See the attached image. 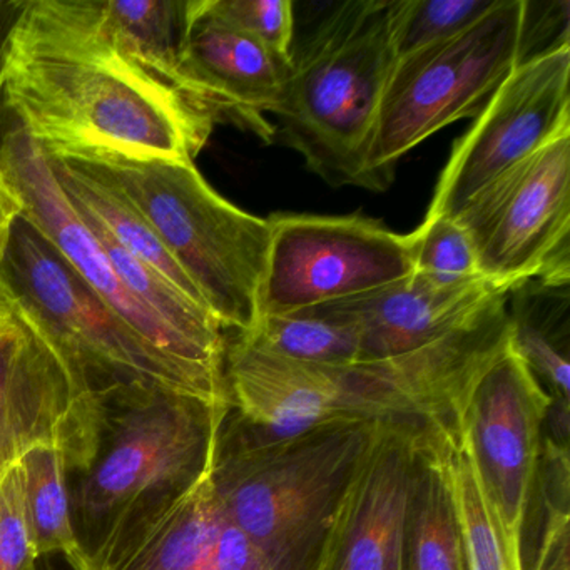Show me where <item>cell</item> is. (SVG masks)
I'll list each match as a JSON object with an SVG mask.
<instances>
[{
    "label": "cell",
    "mask_w": 570,
    "mask_h": 570,
    "mask_svg": "<svg viewBox=\"0 0 570 570\" xmlns=\"http://www.w3.org/2000/svg\"><path fill=\"white\" fill-rule=\"evenodd\" d=\"M0 82L49 159L189 165L215 121L129 55L102 0L24 2Z\"/></svg>",
    "instance_id": "6da1fadb"
},
{
    "label": "cell",
    "mask_w": 570,
    "mask_h": 570,
    "mask_svg": "<svg viewBox=\"0 0 570 570\" xmlns=\"http://www.w3.org/2000/svg\"><path fill=\"white\" fill-rule=\"evenodd\" d=\"M507 303L509 296H495L445 338L383 362L309 365L233 340L225 372L236 429L258 442L332 420L425 422L442 415L509 343Z\"/></svg>",
    "instance_id": "7a4b0ae2"
},
{
    "label": "cell",
    "mask_w": 570,
    "mask_h": 570,
    "mask_svg": "<svg viewBox=\"0 0 570 570\" xmlns=\"http://www.w3.org/2000/svg\"><path fill=\"white\" fill-rule=\"evenodd\" d=\"M91 452L68 472L79 556L91 570L195 490L212 470L232 405L153 385L96 393Z\"/></svg>",
    "instance_id": "3957f363"
},
{
    "label": "cell",
    "mask_w": 570,
    "mask_h": 570,
    "mask_svg": "<svg viewBox=\"0 0 570 570\" xmlns=\"http://www.w3.org/2000/svg\"><path fill=\"white\" fill-rule=\"evenodd\" d=\"M380 423L332 420L255 442L222 422L209 483L226 517L269 569L318 570L336 513Z\"/></svg>",
    "instance_id": "277c9868"
},
{
    "label": "cell",
    "mask_w": 570,
    "mask_h": 570,
    "mask_svg": "<svg viewBox=\"0 0 570 570\" xmlns=\"http://www.w3.org/2000/svg\"><path fill=\"white\" fill-rule=\"evenodd\" d=\"M392 0H348L293 45L275 115L285 141L328 185L368 189L365 163L395 68Z\"/></svg>",
    "instance_id": "5b68a950"
},
{
    "label": "cell",
    "mask_w": 570,
    "mask_h": 570,
    "mask_svg": "<svg viewBox=\"0 0 570 570\" xmlns=\"http://www.w3.org/2000/svg\"><path fill=\"white\" fill-rule=\"evenodd\" d=\"M118 189L189 276L222 328L259 320L272 225L219 196L195 163L78 161Z\"/></svg>",
    "instance_id": "8992f818"
},
{
    "label": "cell",
    "mask_w": 570,
    "mask_h": 570,
    "mask_svg": "<svg viewBox=\"0 0 570 570\" xmlns=\"http://www.w3.org/2000/svg\"><path fill=\"white\" fill-rule=\"evenodd\" d=\"M0 293L58 353L82 392L153 385L229 405L112 312L24 216L0 263Z\"/></svg>",
    "instance_id": "52a82bcc"
},
{
    "label": "cell",
    "mask_w": 570,
    "mask_h": 570,
    "mask_svg": "<svg viewBox=\"0 0 570 570\" xmlns=\"http://www.w3.org/2000/svg\"><path fill=\"white\" fill-rule=\"evenodd\" d=\"M527 0H499L465 31L396 59L366 153L368 189L383 191L396 163L445 126L476 118L523 61Z\"/></svg>",
    "instance_id": "ba28073f"
},
{
    "label": "cell",
    "mask_w": 570,
    "mask_h": 570,
    "mask_svg": "<svg viewBox=\"0 0 570 570\" xmlns=\"http://www.w3.org/2000/svg\"><path fill=\"white\" fill-rule=\"evenodd\" d=\"M455 222L489 282L570 285V132L497 176Z\"/></svg>",
    "instance_id": "9c48e42d"
},
{
    "label": "cell",
    "mask_w": 570,
    "mask_h": 570,
    "mask_svg": "<svg viewBox=\"0 0 570 570\" xmlns=\"http://www.w3.org/2000/svg\"><path fill=\"white\" fill-rule=\"evenodd\" d=\"M259 316L358 298L412 275L409 235L365 216L273 215Z\"/></svg>",
    "instance_id": "30bf717a"
},
{
    "label": "cell",
    "mask_w": 570,
    "mask_h": 570,
    "mask_svg": "<svg viewBox=\"0 0 570 570\" xmlns=\"http://www.w3.org/2000/svg\"><path fill=\"white\" fill-rule=\"evenodd\" d=\"M0 171L22 199V216L61 253L106 305L163 355L191 373L213 399L232 403L226 383V356L215 355L186 338L126 288L98 236L82 222L62 191L51 159L19 125L9 129L0 141Z\"/></svg>",
    "instance_id": "8fae6325"
},
{
    "label": "cell",
    "mask_w": 570,
    "mask_h": 570,
    "mask_svg": "<svg viewBox=\"0 0 570 570\" xmlns=\"http://www.w3.org/2000/svg\"><path fill=\"white\" fill-rule=\"evenodd\" d=\"M570 132V42L520 62L455 142L425 218L455 219L497 176Z\"/></svg>",
    "instance_id": "7c38bea8"
},
{
    "label": "cell",
    "mask_w": 570,
    "mask_h": 570,
    "mask_svg": "<svg viewBox=\"0 0 570 570\" xmlns=\"http://www.w3.org/2000/svg\"><path fill=\"white\" fill-rule=\"evenodd\" d=\"M550 405L549 393L510 340L472 376L455 403L480 480L520 557Z\"/></svg>",
    "instance_id": "4fadbf2b"
},
{
    "label": "cell",
    "mask_w": 570,
    "mask_h": 570,
    "mask_svg": "<svg viewBox=\"0 0 570 570\" xmlns=\"http://www.w3.org/2000/svg\"><path fill=\"white\" fill-rule=\"evenodd\" d=\"M98 400L76 385L41 333L0 293V475L29 450L55 445L68 472L91 452Z\"/></svg>",
    "instance_id": "5bb4252c"
},
{
    "label": "cell",
    "mask_w": 570,
    "mask_h": 570,
    "mask_svg": "<svg viewBox=\"0 0 570 570\" xmlns=\"http://www.w3.org/2000/svg\"><path fill=\"white\" fill-rule=\"evenodd\" d=\"M423 422L389 420L360 465L318 570H405V517Z\"/></svg>",
    "instance_id": "9a60e30c"
},
{
    "label": "cell",
    "mask_w": 570,
    "mask_h": 570,
    "mask_svg": "<svg viewBox=\"0 0 570 570\" xmlns=\"http://www.w3.org/2000/svg\"><path fill=\"white\" fill-rule=\"evenodd\" d=\"M292 59L209 18L191 2V24L179 62V92L213 119L225 116L269 141L266 115H275Z\"/></svg>",
    "instance_id": "2e32d148"
},
{
    "label": "cell",
    "mask_w": 570,
    "mask_h": 570,
    "mask_svg": "<svg viewBox=\"0 0 570 570\" xmlns=\"http://www.w3.org/2000/svg\"><path fill=\"white\" fill-rule=\"evenodd\" d=\"M510 292L489 279L439 286L416 275L358 298L322 306L345 316L360 333V362L406 355L445 338L490 299Z\"/></svg>",
    "instance_id": "e0dca14e"
},
{
    "label": "cell",
    "mask_w": 570,
    "mask_h": 570,
    "mask_svg": "<svg viewBox=\"0 0 570 570\" xmlns=\"http://www.w3.org/2000/svg\"><path fill=\"white\" fill-rule=\"evenodd\" d=\"M102 570H272L226 517L208 476Z\"/></svg>",
    "instance_id": "ac0fdd59"
},
{
    "label": "cell",
    "mask_w": 570,
    "mask_h": 570,
    "mask_svg": "<svg viewBox=\"0 0 570 570\" xmlns=\"http://www.w3.org/2000/svg\"><path fill=\"white\" fill-rule=\"evenodd\" d=\"M425 429L445 473L469 570H523L480 480L455 405L426 420Z\"/></svg>",
    "instance_id": "d6986e66"
},
{
    "label": "cell",
    "mask_w": 570,
    "mask_h": 570,
    "mask_svg": "<svg viewBox=\"0 0 570 570\" xmlns=\"http://www.w3.org/2000/svg\"><path fill=\"white\" fill-rule=\"evenodd\" d=\"M509 328L510 345L549 393L550 410L570 413L569 285L520 283L509 295Z\"/></svg>",
    "instance_id": "ffe728a7"
},
{
    "label": "cell",
    "mask_w": 570,
    "mask_h": 570,
    "mask_svg": "<svg viewBox=\"0 0 570 570\" xmlns=\"http://www.w3.org/2000/svg\"><path fill=\"white\" fill-rule=\"evenodd\" d=\"M51 165L72 208L88 225L101 229L126 253L151 266L189 298L208 308L189 276L163 245L149 223L118 189L82 163L51 159Z\"/></svg>",
    "instance_id": "44dd1931"
},
{
    "label": "cell",
    "mask_w": 570,
    "mask_h": 570,
    "mask_svg": "<svg viewBox=\"0 0 570 570\" xmlns=\"http://www.w3.org/2000/svg\"><path fill=\"white\" fill-rule=\"evenodd\" d=\"M425 422L420 429L406 503L405 570H469L445 473Z\"/></svg>",
    "instance_id": "7402d4cb"
},
{
    "label": "cell",
    "mask_w": 570,
    "mask_h": 570,
    "mask_svg": "<svg viewBox=\"0 0 570 570\" xmlns=\"http://www.w3.org/2000/svg\"><path fill=\"white\" fill-rule=\"evenodd\" d=\"M238 338L253 348L309 365L346 366L360 362L358 328L325 308L259 316Z\"/></svg>",
    "instance_id": "603a6c76"
},
{
    "label": "cell",
    "mask_w": 570,
    "mask_h": 570,
    "mask_svg": "<svg viewBox=\"0 0 570 570\" xmlns=\"http://www.w3.org/2000/svg\"><path fill=\"white\" fill-rule=\"evenodd\" d=\"M193 0H105L106 18L121 45L153 75L179 92V62L191 24ZM181 95V92H179Z\"/></svg>",
    "instance_id": "cb8c5ba5"
},
{
    "label": "cell",
    "mask_w": 570,
    "mask_h": 570,
    "mask_svg": "<svg viewBox=\"0 0 570 570\" xmlns=\"http://www.w3.org/2000/svg\"><path fill=\"white\" fill-rule=\"evenodd\" d=\"M19 465L24 473L26 510L38 556L78 552L65 452L55 445L35 446Z\"/></svg>",
    "instance_id": "d4e9b609"
},
{
    "label": "cell",
    "mask_w": 570,
    "mask_h": 570,
    "mask_svg": "<svg viewBox=\"0 0 570 570\" xmlns=\"http://www.w3.org/2000/svg\"><path fill=\"white\" fill-rule=\"evenodd\" d=\"M569 443L557 442L546 433L525 517V522L535 520L539 527L532 530L535 542L523 570H569Z\"/></svg>",
    "instance_id": "484cf974"
},
{
    "label": "cell",
    "mask_w": 570,
    "mask_h": 570,
    "mask_svg": "<svg viewBox=\"0 0 570 570\" xmlns=\"http://www.w3.org/2000/svg\"><path fill=\"white\" fill-rule=\"evenodd\" d=\"M499 0H392L390 35L396 59L465 31Z\"/></svg>",
    "instance_id": "4316f807"
},
{
    "label": "cell",
    "mask_w": 570,
    "mask_h": 570,
    "mask_svg": "<svg viewBox=\"0 0 570 570\" xmlns=\"http://www.w3.org/2000/svg\"><path fill=\"white\" fill-rule=\"evenodd\" d=\"M412 273L439 286L485 279L479 272L469 236L455 219L425 218L409 235Z\"/></svg>",
    "instance_id": "83f0119b"
},
{
    "label": "cell",
    "mask_w": 570,
    "mask_h": 570,
    "mask_svg": "<svg viewBox=\"0 0 570 570\" xmlns=\"http://www.w3.org/2000/svg\"><path fill=\"white\" fill-rule=\"evenodd\" d=\"M205 14L255 41L283 59L295 45V2L292 0H202Z\"/></svg>",
    "instance_id": "f1b7e54d"
},
{
    "label": "cell",
    "mask_w": 570,
    "mask_h": 570,
    "mask_svg": "<svg viewBox=\"0 0 570 570\" xmlns=\"http://www.w3.org/2000/svg\"><path fill=\"white\" fill-rule=\"evenodd\" d=\"M38 559L19 462L0 475V570H29Z\"/></svg>",
    "instance_id": "f546056e"
},
{
    "label": "cell",
    "mask_w": 570,
    "mask_h": 570,
    "mask_svg": "<svg viewBox=\"0 0 570 570\" xmlns=\"http://www.w3.org/2000/svg\"><path fill=\"white\" fill-rule=\"evenodd\" d=\"M24 213L22 199L12 188L4 173L0 171V263L4 259L16 223Z\"/></svg>",
    "instance_id": "4dcf8cb0"
},
{
    "label": "cell",
    "mask_w": 570,
    "mask_h": 570,
    "mask_svg": "<svg viewBox=\"0 0 570 570\" xmlns=\"http://www.w3.org/2000/svg\"><path fill=\"white\" fill-rule=\"evenodd\" d=\"M29 570H91L78 552H51L38 556Z\"/></svg>",
    "instance_id": "1f68e13d"
},
{
    "label": "cell",
    "mask_w": 570,
    "mask_h": 570,
    "mask_svg": "<svg viewBox=\"0 0 570 570\" xmlns=\"http://www.w3.org/2000/svg\"><path fill=\"white\" fill-rule=\"evenodd\" d=\"M22 8H24V2H0V75L4 68L9 35L21 14ZM0 89H2V82H0Z\"/></svg>",
    "instance_id": "d6a6232c"
}]
</instances>
